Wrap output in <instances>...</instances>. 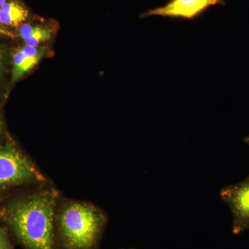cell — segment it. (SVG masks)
<instances>
[{
	"mask_svg": "<svg viewBox=\"0 0 249 249\" xmlns=\"http://www.w3.org/2000/svg\"><path fill=\"white\" fill-rule=\"evenodd\" d=\"M0 249H16L10 239L9 232L0 227Z\"/></svg>",
	"mask_w": 249,
	"mask_h": 249,
	"instance_id": "9",
	"label": "cell"
},
{
	"mask_svg": "<svg viewBox=\"0 0 249 249\" xmlns=\"http://www.w3.org/2000/svg\"></svg>",
	"mask_w": 249,
	"mask_h": 249,
	"instance_id": "14",
	"label": "cell"
},
{
	"mask_svg": "<svg viewBox=\"0 0 249 249\" xmlns=\"http://www.w3.org/2000/svg\"><path fill=\"white\" fill-rule=\"evenodd\" d=\"M29 17V10L19 0H8L0 6V21L5 27H21Z\"/></svg>",
	"mask_w": 249,
	"mask_h": 249,
	"instance_id": "7",
	"label": "cell"
},
{
	"mask_svg": "<svg viewBox=\"0 0 249 249\" xmlns=\"http://www.w3.org/2000/svg\"><path fill=\"white\" fill-rule=\"evenodd\" d=\"M225 6L224 0H169L163 6L150 9L141 15V18L160 16L163 18L193 20L212 6Z\"/></svg>",
	"mask_w": 249,
	"mask_h": 249,
	"instance_id": "5",
	"label": "cell"
},
{
	"mask_svg": "<svg viewBox=\"0 0 249 249\" xmlns=\"http://www.w3.org/2000/svg\"><path fill=\"white\" fill-rule=\"evenodd\" d=\"M57 194L42 190L10 201L0 221L24 249H60L57 238Z\"/></svg>",
	"mask_w": 249,
	"mask_h": 249,
	"instance_id": "1",
	"label": "cell"
},
{
	"mask_svg": "<svg viewBox=\"0 0 249 249\" xmlns=\"http://www.w3.org/2000/svg\"><path fill=\"white\" fill-rule=\"evenodd\" d=\"M18 33L25 45L40 47L41 44L52 38L54 30L49 26L24 24L19 27Z\"/></svg>",
	"mask_w": 249,
	"mask_h": 249,
	"instance_id": "8",
	"label": "cell"
},
{
	"mask_svg": "<svg viewBox=\"0 0 249 249\" xmlns=\"http://www.w3.org/2000/svg\"><path fill=\"white\" fill-rule=\"evenodd\" d=\"M219 194L231 211L232 233L239 235L249 230V175L240 182L224 187Z\"/></svg>",
	"mask_w": 249,
	"mask_h": 249,
	"instance_id": "4",
	"label": "cell"
},
{
	"mask_svg": "<svg viewBox=\"0 0 249 249\" xmlns=\"http://www.w3.org/2000/svg\"><path fill=\"white\" fill-rule=\"evenodd\" d=\"M0 36L11 37V38H14L15 37V35L13 34V32L9 30L7 28L5 27L4 26L1 24V21H0Z\"/></svg>",
	"mask_w": 249,
	"mask_h": 249,
	"instance_id": "10",
	"label": "cell"
},
{
	"mask_svg": "<svg viewBox=\"0 0 249 249\" xmlns=\"http://www.w3.org/2000/svg\"><path fill=\"white\" fill-rule=\"evenodd\" d=\"M244 142L249 147V137H246L245 138H244Z\"/></svg>",
	"mask_w": 249,
	"mask_h": 249,
	"instance_id": "12",
	"label": "cell"
},
{
	"mask_svg": "<svg viewBox=\"0 0 249 249\" xmlns=\"http://www.w3.org/2000/svg\"><path fill=\"white\" fill-rule=\"evenodd\" d=\"M3 66V55L1 51H0V72L1 71Z\"/></svg>",
	"mask_w": 249,
	"mask_h": 249,
	"instance_id": "11",
	"label": "cell"
},
{
	"mask_svg": "<svg viewBox=\"0 0 249 249\" xmlns=\"http://www.w3.org/2000/svg\"><path fill=\"white\" fill-rule=\"evenodd\" d=\"M46 54L43 47L24 45L16 49L13 55L11 84H14L31 71Z\"/></svg>",
	"mask_w": 249,
	"mask_h": 249,
	"instance_id": "6",
	"label": "cell"
},
{
	"mask_svg": "<svg viewBox=\"0 0 249 249\" xmlns=\"http://www.w3.org/2000/svg\"><path fill=\"white\" fill-rule=\"evenodd\" d=\"M44 181L43 175L11 139L0 145V191Z\"/></svg>",
	"mask_w": 249,
	"mask_h": 249,
	"instance_id": "3",
	"label": "cell"
},
{
	"mask_svg": "<svg viewBox=\"0 0 249 249\" xmlns=\"http://www.w3.org/2000/svg\"><path fill=\"white\" fill-rule=\"evenodd\" d=\"M107 217L92 205L70 202L56 217L60 249H98Z\"/></svg>",
	"mask_w": 249,
	"mask_h": 249,
	"instance_id": "2",
	"label": "cell"
},
{
	"mask_svg": "<svg viewBox=\"0 0 249 249\" xmlns=\"http://www.w3.org/2000/svg\"><path fill=\"white\" fill-rule=\"evenodd\" d=\"M7 1L8 0H0V6H1V5L4 4V3H6Z\"/></svg>",
	"mask_w": 249,
	"mask_h": 249,
	"instance_id": "13",
	"label": "cell"
}]
</instances>
